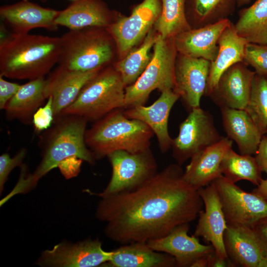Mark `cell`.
Masks as SVG:
<instances>
[{"instance_id":"obj_39","label":"cell","mask_w":267,"mask_h":267,"mask_svg":"<svg viewBox=\"0 0 267 267\" xmlns=\"http://www.w3.org/2000/svg\"><path fill=\"white\" fill-rule=\"evenodd\" d=\"M255 159L261 171L267 169V136L263 135L255 154Z\"/></svg>"},{"instance_id":"obj_32","label":"cell","mask_w":267,"mask_h":267,"mask_svg":"<svg viewBox=\"0 0 267 267\" xmlns=\"http://www.w3.org/2000/svg\"><path fill=\"white\" fill-rule=\"evenodd\" d=\"M222 174L236 183L246 180L257 186L261 179V171L255 157L251 155L238 154L231 148L226 154L221 166Z\"/></svg>"},{"instance_id":"obj_46","label":"cell","mask_w":267,"mask_h":267,"mask_svg":"<svg viewBox=\"0 0 267 267\" xmlns=\"http://www.w3.org/2000/svg\"><path fill=\"white\" fill-rule=\"evenodd\" d=\"M264 135H266L267 136V131L266 134Z\"/></svg>"},{"instance_id":"obj_3","label":"cell","mask_w":267,"mask_h":267,"mask_svg":"<svg viewBox=\"0 0 267 267\" xmlns=\"http://www.w3.org/2000/svg\"><path fill=\"white\" fill-rule=\"evenodd\" d=\"M61 37L10 33L0 39V75L11 79L44 77L58 63Z\"/></svg>"},{"instance_id":"obj_21","label":"cell","mask_w":267,"mask_h":267,"mask_svg":"<svg viewBox=\"0 0 267 267\" xmlns=\"http://www.w3.org/2000/svg\"><path fill=\"white\" fill-rule=\"evenodd\" d=\"M232 141L227 137L222 136L219 141L194 155L183 173L186 182L198 190L222 175L221 163L232 148Z\"/></svg>"},{"instance_id":"obj_47","label":"cell","mask_w":267,"mask_h":267,"mask_svg":"<svg viewBox=\"0 0 267 267\" xmlns=\"http://www.w3.org/2000/svg\"><path fill=\"white\" fill-rule=\"evenodd\" d=\"M73 0L74 1V0Z\"/></svg>"},{"instance_id":"obj_26","label":"cell","mask_w":267,"mask_h":267,"mask_svg":"<svg viewBox=\"0 0 267 267\" xmlns=\"http://www.w3.org/2000/svg\"><path fill=\"white\" fill-rule=\"evenodd\" d=\"M101 267H177L172 256L152 249L147 242H134L112 251L110 260Z\"/></svg>"},{"instance_id":"obj_24","label":"cell","mask_w":267,"mask_h":267,"mask_svg":"<svg viewBox=\"0 0 267 267\" xmlns=\"http://www.w3.org/2000/svg\"><path fill=\"white\" fill-rule=\"evenodd\" d=\"M227 137L237 144L241 154H256L263 135L245 109L221 108Z\"/></svg>"},{"instance_id":"obj_41","label":"cell","mask_w":267,"mask_h":267,"mask_svg":"<svg viewBox=\"0 0 267 267\" xmlns=\"http://www.w3.org/2000/svg\"><path fill=\"white\" fill-rule=\"evenodd\" d=\"M214 252L215 251L199 258L192 264L191 267H209L211 258Z\"/></svg>"},{"instance_id":"obj_19","label":"cell","mask_w":267,"mask_h":267,"mask_svg":"<svg viewBox=\"0 0 267 267\" xmlns=\"http://www.w3.org/2000/svg\"><path fill=\"white\" fill-rule=\"evenodd\" d=\"M60 11L44 8L28 1H23L2 6L0 16L12 33L27 34L33 29L41 28L55 31L58 27L55 22Z\"/></svg>"},{"instance_id":"obj_36","label":"cell","mask_w":267,"mask_h":267,"mask_svg":"<svg viewBox=\"0 0 267 267\" xmlns=\"http://www.w3.org/2000/svg\"><path fill=\"white\" fill-rule=\"evenodd\" d=\"M54 121L52 98L49 96L45 104L40 107L34 113L32 123L37 132L44 131L49 129Z\"/></svg>"},{"instance_id":"obj_27","label":"cell","mask_w":267,"mask_h":267,"mask_svg":"<svg viewBox=\"0 0 267 267\" xmlns=\"http://www.w3.org/2000/svg\"><path fill=\"white\" fill-rule=\"evenodd\" d=\"M45 86L44 77L30 80L22 85L4 109L6 118L26 124L32 122L34 113L46 99Z\"/></svg>"},{"instance_id":"obj_7","label":"cell","mask_w":267,"mask_h":267,"mask_svg":"<svg viewBox=\"0 0 267 267\" xmlns=\"http://www.w3.org/2000/svg\"><path fill=\"white\" fill-rule=\"evenodd\" d=\"M153 53L148 66L136 81L125 88L124 108L144 105L151 92L173 90L178 51L174 38L163 39L157 34Z\"/></svg>"},{"instance_id":"obj_5","label":"cell","mask_w":267,"mask_h":267,"mask_svg":"<svg viewBox=\"0 0 267 267\" xmlns=\"http://www.w3.org/2000/svg\"><path fill=\"white\" fill-rule=\"evenodd\" d=\"M61 39L58 64L68 69L88 72L103 68L114 58L115 42L106 28L69 30Z\"/></svg>"},{"instance_id":"obj_34","label":"cell","mask_w":267,"mask_h":267,"mask_svg":"<svg viewBox=\"0 0 267 267\" xmlns=\"http://www.w3.org/2000/svg\"><path fill=\"white\" fill-rule=\"evenodd\" d=\"M243 62L252 67L256 74L267 77V44L247 43Z\"/></svg>"},{"instance_id":"obj_37","label":"cell","mask_w":267,"mask_h":267,"mask_svg":"<svg viewBox=\"0 0 267 267\" xmlns=\"http://www.w3.org/2000/svg\"><path fill=\"white\" fill-rule=\"evenodd\" d=\"M0 75V108L4 110L6 104L16 94L21 85L4 80Z\"/></svg>"},{"instance_id":"obj_13","label":"cell","mask_w":267,"mask_h":267,"mask_svg":"<svg viewBox=\"0 0 267 267\" xmlns=\"http://www.w3.org/2000/svg\"><path fill=\"white\" fill-rule=\"evenodd\" d=\"M205 210L200 211L193 235L210 242L219 258L229 260L224 244L227 222L218 192L212 183L198 189Z\"/></svg>"},{"instance_id":"obj_23","label":"cell","mask_w":267,"mask_h":267,"mask_svg":"<svg viewBox=\"0 0 267 267\" xmlns=\"http://www.w3.org/2000/svg\"><path fill=\"white\" fill-rule=\"evenodd\" d=\"M223 240L227 257L233 265L259 267L264 257L251 227L227 223Z\"/></svg>"},{"instance_id":"obj_10","label":"cell","mask_w":267,"mask_h":267,"mask_svg":"<svg viewBox=\"0 0 267 267\" xmlns=\"http://www.w3.org/2000/svg\"><path fill=\"white\" fill-rule=\"evenodd\" d=\"M211 183L218 192L227 224L252 227L267 218V201L257 195L243 190L222 175Z\"/></svg>"},{"instance_id":"obj_1","label":"cell","mask_w":267,"mask_h":267,"mask_svg":"<svg viewBox=\"0 0 267 267\" xmlns=\"http://www.w3.org/2000/svg\"><path fill=\"white\" fill-rule=\"evenodd\" d=\"M183 173L170 164L134 188L101 197L95 216L106 222V236L122 244L147 242L194 221L204 203Z\"/></svg>"},{"instance_id":"obj_11","label":"cell","mask_w":267,"mask_h":267,"mask_svg":"<svg viewBox=\"0 0 267 267\" xmlns=\"http://www.w3.org/2000/svg\"><path fill=\"white\" fill-rule=\"evenodd\" d=\"M161 0H143L129 16L120 17L107 28L120 56L124 57L144 39L160 15Z\"/></svg>"},{"instance_id":"obj_48","label":"cell","mask_w":267,"mask_h":267,"mask_svg":"<svg viewBox=\"0 0 267 267\" xmlns=\"http://www.w3.org/2000/svg\"><path fill=\"white\" fill-rule=\"evenodd\" d=\"M266 77H267V76Z\"/></svg>"},{"instance_id":"obj_16","label":"cell","mask_w":267,"mask_h":267,"mask_svg":"<svg viewBox=\"0 0 267 267\" xmlns=\"http://www.w3.org/2000/svg\"><path fill=\"white\" fill-rule=\"evenodd\" d=\"M103 68L88 72L58 65L45 79V95L52 98L54 119L76 99L84 87Z\"/></svg>"},{"instance_id":"obj_31","label":"cell","mask_w":267,"mask_h":267,"mask_svg":"<svg viewBox=\"0 0 267 267\" xmlns=\"http://www.w3.org/2000/svg\"><path fill=\"white\" fill-rule=\"evenodd\" d=\"M161 12L154 26L163 39L174 38L191 29L186 15V0H161Z\"/></svg>"},{"instance_id":"obj_25","label":"cell","mask_w":267,"mask_h":267,"mask_svg":"<svg viewBox=\"0 0 267 267\" xmlns=\"http://www.w3.org/2000/svg\"><path fill=\"white\" fill-rule=\"evenodd\" d=\"M247 41L237 33L231 22L222 33L219 40V49L211 62L205 92L209 95L216 87L222 74L233 65L243 61Z\"/></svg>"},{"instance_id":"obj_20","label":"cell","mask_w":267,"mask_h":267,"mask_svg":"<svg viewBox=\"0 0 267 267\" xmlns=\"http://www.w3.org/2000/svg\"><path fill=\"white\" fill-rule=\"evenodd\" d=\"M231 23L229 19L181 33L174 38L178 53L188 57L213 61L219 49L218 40Z\"/></svg>"},{"instance_id":"obj_45","label":"cell","mask_w":267,"mask_h":267,"mask_svg":"<svg viewBox=\"0 0 267 267\" xmlns=\"http://www.w3.org/2000/svg\"><path fill=\"white\" fill-rule=\"evenodd\" d=\"M23 0V1H28V0ZM41 0V1H43V2H45V1H46L47 0Z\"/></svg>"},{"instance_id":"obj_22","label":"cell","mask_w":267,"mask_h":267,"mask_svg":"<svg viewBox=\"0 0 267 267\" xmlns=\"http://www.w3.org/2000/svg\"><path fill=\"white\" fill-rule=\"evenodd\" d=\"M114 13L101 0H74L60 11L55 19L57 26L69 30L87 28H108L114 21Z\"/></svg>"},{"instance_id":"obj_42","label":"cell","mask_w":267,"mask_h":267,"mask_svg":"<svg viewBox=\"0 0 267 267\" xmlns=\"http://www.w3.org/2000/svg\"><path fill=\"white\" fill-rule=\"evenodd\" d=\"M228 260L222 259L217 256L215 252L212 255L209 267H228V265H230L227 263Z\"/></svg>"},{"instance_id":"obj_17","label":"cell","mask_w":267,"mask_h":267,"mask_svg":"<svg viewBox=\"0 0 267 267\" xmlns=\"http://www.w3.org/2000/svg\"><path fill=\"white\" fill-rule=\"evenodd\" d=\"M179 98L173 90H165L151 105L135 106L127 108L124 113L129 119L139 120L148 126L156 135L161 151L165 153L171 148L173 142L168 128L169 115Z\"/></svg>"},{"instance_id":"obj_30","label":"cell","mask_w":267,"mask_h":267,"mask_svg":"<svg viewBox=\"0 0 267 267\" xmlns=\"http://www.w3.org/2000/svg\"><path fill=\"white\" fill-rule=\"evenodd\" d=\"M154 30L150 29L140 46L131 49L114 66L120 75L126 87L136 81L151 59L150 51L157 35Z\"/></svg>"},{"instance_id":"obj_4","label":"cell","mask_w":267,"mask_h":267,"mask_svg":"<svg viewBox=\"0 0 267 267\" xmlns=\"http://www.w3.org/2000/svg\"><path fill=\"white\" fill-rule=\"evenodd\" d=\"M154 134L145 124L129 119L122 108H119L96 120L86 130L85 139L96 160L117 150L133 153L146 150Z\"/></svg>"},{"instance_id":"obj_14","label":"cell","mask_w":267,"mask_h":267,"mask_svg":"<svg viewBox=\"0 0 267 267\" xmlns=\"http://www.w3.org/2000/svg\"><path fill=\"white\" fill-rule=\"evenodd\" d=\"M211 62L178 53L175 66V86L173 90L190 109L200 107L205 94Z\"/></svg>"},{"instance_id":"obj_40","label":"cell","mask_w":267,"mask_h":267,"mask_svg":"<svg viewBox=\"0 0 267 267\" xmlns=\"http://www.w3.org/2000/svg\"><path fill=\"white\" fill-rule=\"evenodd\" d=\"M264 172L267 175V169ZM252 192L267 201V178L262 179L257 187Z\"/></svg>"},{"instance_id":"obj_28","label":"cell","mask_w":267,"mask_h":267,"mask_svg":"<svg viewBox=\"0 0 267 267\" xmlns=\"http://www.w3.org/2000/svg\"><path fill=\"white\" fill-rule=\"evenodd\" d=\"M234 26L248 43L267 44V0H256L241 9Z\"/></svg>"},{"instance_id":"obj_6","label":"cell","mask_w":267,"mask_h":267,"mask_svg":"<svg viewBox=\"0 0 267 267\" xmlns=\"http://www.w3.org/2000/svg\"><path fill=\"white\" fill-rule=\"evenodd\" d=\"M125 88L114 67H105L84 87L75 101L59 116L74 115L88 121H96L115 109L124 108Z\"/></svg>"},{"instance_id":"obj_35","label":"cell","mask_w":267,"mask_h":267,"mask_svg":"<svg viewBox=\"0 0 267 267\" xmlns=\"http://www.w3.org/2000/svg\"><path fill=\"white\" fill-rule=\"evenodd\" d=\"M27 154L25 148L20 149L15 155L11 157L9 154L3 153L0 156V190H3L4 184L11 171L15 167H21Z\"/></svg>"},{"instance_id":"obj_2","label":"cell","mask_w":267,"mask_h":267,"mask_svg":"<svg viewBox=\"0 0 267 267\" xmlns=\"http://www.w3.org/2000/svg\"><path fill=\"white\" fill-rule=\"evenodd\" d=\"M88 122L74 115L55 119L52 126L40 137V163L33 174L20 173L14 188L15 193L24 194L34 188L40 178L67 159L77 158L93 164L95 159L85 139Z\"/></svg>"},{"instance_id":"obj_12","label":"cell","mask_w":267,"mask_h":267,"mask_svg":"<svg viewBox=\"0 0 267 267\" xmlns=\"http://www.w3.org/2000/svg\"><path fill=\"white\" fill-rule=\"evenodd\" d=\"M111 256L112 251H104L98 239L88 238L75 243L60 242L51 249L44 251L37 264L49 267H101Z\"/></svg>"},{"instance_id":"obj_38","label":"cell","mask_w":267,"mask_h":267,"mask_svg":"<svg viewBox=\"0 0 267 267\" xmlns=\"http://www.w3.org/2000/svg\"><path fill=\"white\" fill-rule=\"evenodd\" d=\"M251 228L260 245L264 257H267V218L260 220Z\"/></svg>"},{"instance_id":"obj_9","label":"cell","mask_w":267,"mask_h":267,"mask_svg":"<svg viewBox=\"0 0 267 267\" xmlns=\"http://www.w3.org/2000/svg\"><path fill=\"white\" fill-rule=\"evenodd\" d=\"M222 137L210 112L200 107L193 108L180 124L178 136L173 139V156L181 166L194 155L219 141Z\"/></svg>"},{"instance_id":"obj_29","label":"cell","mask_w":267,"mask_h":267,"mask_svg":"<svg viewBox=\"0 0 267 267\" xmlns=\"http://www.w3.org/2000/svg\"><path fill=\"white\" fill-rule=\"evenodd\" d=\"M186 10L191 29L228 19L237 5V0H188Z\"/></svg>"},{"instance_id":"obj_43","label":"cell","mask_w":267,"mask_h":267,"mask_svg":"<svg viewBox=\"0 0 267 267\" xmlns=\"http://www.w3.org/2000/svg\"><path fill=\"white\" fill-rule=\"evenodd\" d=\"M251 0H237V5L241 6L248 4Z\"/></svg>"},{"instance_id":"obj_44","label":"cell","mask_w":267,"mask_h":267,"mask_svg":"<svg viewBox=\"0 0 267 267\" xmlns=\"http://www.w3.org/2000/svg\"><path fill=\"white\" fill-rule=\"evenodd\" d=\"M259 267H267V257L263 258L259 264Z\"/></svg>"},{"instance_id":"obj_18","label":"cell","mask_w":267,"mask_h":267,"mask_svg":"<svg viewBox=\"0 0 267 267\" xmlns=\"http://www.w3.org/2000/svg\"><path fill=\"white\" fill-rule=\"evenodd\" d=\"M189 223L180 225L167 235L147 242L153 250L174 257L177 267H191L199 258L215 251L212 245L200 243L198 237L188 234Z\"/></svg>"},{"instance_id":"obj_33","label":"cell","mask_w":267,"mask_h":267,"mask_svg":"<svg viewBox=\"0 0 267 267\" xmlns=\"http://www.w3.org/2000/svg\"><path fill=\"white\" fill-rule=\"evenodd\" d=\"M262 135L267 131V79L255 74L248 103L245 109Z\"/></svg>"},{"instance_id":"obj_15","label":"cell","mask_w":267,"mask_h":267,"mask_svg":"<svg viewBox=\"0 0 267 267\" xmlns=\"http://www.w3.org/2000/svg\"><path fill=\"white\" fill-rule=\"evenodd\" d=\"M255 74L244 62L237 63L222 74L209 96L220 108L245 109Z\"/></svg>"},{"instance_id":"obj_8","label":"cell","mask_w":267,"mask_h":267,"mask_svg":"<svg viewBox=\"0 0 267 267\" xmlns=\"http://www.w3.org/2000/svg\"><path fill=\"white\" fill-rule=\"evenodd\" d=\"M107 157L112 167L108 184L101 193L88 191L101 198L134 188L157 173V164L150 148L134 153L117 150Z\"/></svg>"}]
</instances>
